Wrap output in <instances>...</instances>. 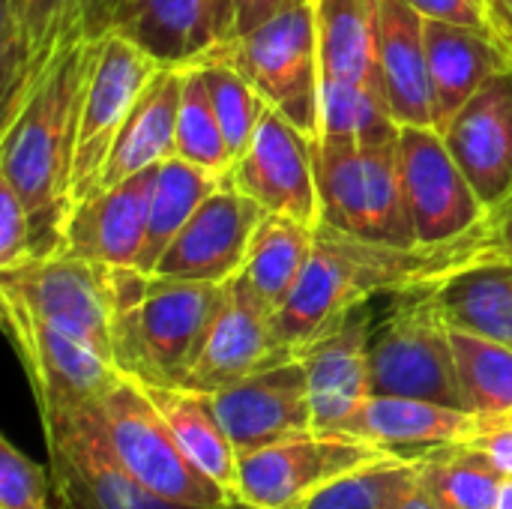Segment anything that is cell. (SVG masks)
Returning a JSON list of instances; mask_svg holds the SVG:
<instances>
[{
	"instance_id": "obj_1",
	"label": "cell",
	"mask_w": 512,
	"mask_h": 509,
	"mask_svg": "<svg viewBox=\"0 0 512 509\" xmlns=\"http://www.w3.org/2000/svg\"><path fill=\"white\" fill-rule=\"evenodd\" d=\"M477 234L447 246H396L321 222L315 228L312 258L297 288L273 312L279 348L294 357L351 309L399 291L438 285L456 270L471 267Z\"/></svg>"
},
{
	"instance_id": "obj_2",
	"label": "cell",
	"mask_w": 512,
	"mask_h": 509,
	"mask_svg": "<svg viewBox=\"0 0 512 509\" xmlns=\"http://www.w3.org/2000/svg\"><path fill=\"white\" fill-rule=\"evenodd\" d=\"M99 51L102 39L66 48L24 102L3 117L0 177L9 180L30 207L39 225L42 255L57 252V228L69 210L78 117Z\"/></svg>"
},
{
	"instance_id": "obj_3",
	"label": "cell",
	"mask_w": 512,
	"mask_h": 509,
	"mask_svg": "<svg viewBox=\"0 0 512 509\" xmlns=\"http://www.w3.org/2000/svg\"><path fill=\"white\" fill-rule=\"evenodd\" d=\"M114 366L144 387H180L225 285L105 267Z\"/></svg>"
},
{
	"instance_id": "obj_4",
	"label": "cell",
	"mask_w": 512,
	"mask_h": 509,
	"mask_svg": "<svg viewBox=\"0 0 512 509\" xmlns=\"http://www.w3.org/2000/svg\"><path fill=\"white\" fill-rule=\"evenodd\" d=\"M321 222L381 243L417 246L402 171L399 135L387 141H312Z\"/></svg>"
},
{
	"instance_id": "obj_5",
	"label": "cell",
	"mask_w": 512,
	"mask_h": 509,
	"mask_svg": "<svg viewBox=\"0 0 512 509\" xmlns=\"http://www.w3.org/2000/svg\"><path fill=\"white\" fill-rule=\"evenodd\" d=\"M372 393L462 408L450 324L435 285L387 297L372 330Z\"/></svg>"
},
{
	"instance_id": "obj_6",
	"label": "cell",
	"mask_w": 512,
	"mask_h": 509,
	"mask_svg": "<svg viewBox=\"0 0 512 509\" xmlns=\"http://www.w3.org/2000/svg\"><path fill=\"white\" fill-rule=\"evenodd\" d=\"M207 57L231 63L249 78L270 108L285 114L315 141L324 84L315 0H306L267 24L216 45Z\"/></svg>"
},
{
	"instance_id": "obj_7",
	"label": "cell",
	"mask_w": 512,
	"mask_h": 509,
	"mask_svg": "<svg viewBox=\"0 0 512 509\" xmlns=\"http://www.w3.org/2000/svg\"><path fill=\"white\" fill-rule=\"evenodd\" d=\"M93 405L114 453L147 489L189 507H234V498L186 459L141 381L120 375Z\"/></svg>"
},
{
	"instance_id": "obj_8",
	"label": "cell",
	"mask_w": 512,
	"mask_h": 509,
	"mask_svg": "<svg viewBox=\"0 0 512 509\" xmlns=\"http://www.w3.org/2000/svg\"><path fill=\"white\" fill-rule=\"evenodd\" d=\"M39 420L54 495L63 509H204L147 489L114 453L93 402Z\"/></svg>"
},
{
	"instance_id": "obj_9",
	"label": "cell",
	"mask_w": 512,
	"mask_h": 509,
	"mask_svg": "<svg viewBox=\"0 0 512 509\" xmlns=\"http://www.w3.org/2000/svg\"><path fill=\"white\" fill-rule=\"evenodd\" d=\"M399 459L345 432H306L237 456V504L246 509H300L333 480Z\"/></svg>"
},
{
	"instance_id": "obj_10",
	"label": "cell",
	"mask_w": 512,
	"mask_h": 509,
	"mask_svg": "<svg viewBox=\"0 0 512 509\" xmlns=\"http://www.w3.org/2000/svg\"><path fill=\"white\" fill-rule=\"evenodd\" d=\"M399 171L417 246H447L489 222L492 213L435 126H399Z\"/></svg>"
},
{
	"instance_id": "obj_11",
	"label": "cell",
	"mask_w": 512,
	"mask_h": 509,
	"mask_svg": "<svg viewBox=\"0 0 512 509\" xmlns=\"http://www.w3.org/2000/svg\"><path fill=\"white\" fill-rule=\"evenodd\" d=\"M111 21V0H3L0 63L3 117H9L51 63L72 45L102 39Z\"/></svg>"
},
{
	"instance_id": "obj_12",
	"label": "cell",
	"mask_w": 512,
	"mask_h": 509,
	"mask_svg": "<svg viewBox=\"0 0 512 509\" xmlns=\"http://www.w3.org/2000/svg\"><path fill=\"white\" fill-rule=\"evenodd\" d=\"M0 306L9 342L30 378L39 417L90 405L123 375L108 357L42 321L21 300L0 294Z\"/></svg>"
},
{
	"instance_id": "obj_13",
	"label": "cell",
	"mask_w": 512,
	"mask_h": 509,
	"mask_svg": "<svg viewBox=\"0 0 512 509\" xmlns=\"http://www.w3.org/2000/svg\"><path fill=\"white\" fill-rule=\"evenodd\" d=\"M0 294L21 300L33 315L114 363L105 267L60 252L30 255L15 267L0 270Z\"/></svg>"
},
{
	"instance_id": "obj_14",
	"label": "cell",
	"mask_w": 512,
	"mask_h": 509,
	"mask_svg": "<svg viewBox=\"0 0 512 509\" xmlns=\"http://www.w3.org/2000/svg\"><path fill=\"white\" fill-rule=\"evenodd\" d=\"M162 69L144 48L120 33L102 36L99 63L93 69L81 117H78V141L72 159V186H69V207L96 192L102 165L111 153L114 138L120 135L123 123L129 120L132 108L138 105L147 84Z\"/></svg>"
},
{
	"instance_id": "obj_15",
	"label": "cell",
	"mask_w": 512,
	"mask_h": 509,
	"mask_svg": "<svg viewBox=\"0 0 512 509\" xmlns=\"http://www.w3.org/2000/svg\"><path fill=\"white\" fill-rule=\"evenodd\" d=\"M228 183L258 201L264 213L291 216L315 228L321 225L312 138L270 105L249 147L234 159Z\"/></svg>"
},
{
	"instance_id": "obj_16",
	"label": "cell",
	"mask_w": 512,
	"mask_h": 509,
	"mask_svg": "<svg viewBox=\"0 0 512 509\" xmlns=\"http://www.w3.org/2000/svg\"><path fill=\"white\" fill-rule=\"evenodd\" d=\"M288 357L291 354L279 348L273 333V309L264 306L240 276H234L225 282V297L207 324L180 387L219 393Z\"/></svg>"
},
{
	"instance_id": "obj_17",
	"label": "cell",
	"mask_w": 512,
	"mask_h": 509,
	"mask_svg": "<svg viewBox=\"0 0 512 509\" xmlns=\"http://www.w3.org/2000/svg\"><path fill=\"white\" fill-rule=\"evenodd\" d=\"M261 219L264 207L225 180L174 237L153 273L225 285L243 270Z\"/></svg>"
},
{
	"instance_id": "obj_18",
	"label": "cell",
	"mask_w": 512,
	"mask_h": 509,
	"mask_svg": "<svg viewBox=\"0 0 512 509\" xmlns=\"http://www.w3.org/2000/svg\"><path fill=\"white\" fill-rule=\"evenodd\" d=\"M207 396L213 399V408L237 456L294 435L315 432L309 381L300 357L273 363Z\"/></svg>"
},
{
	"instance_id": "obj_19",
	"label": "cell",
	"mask_w": 512,
	"mask_h": 509,
	"mask_svg": "<svg viewBox=\"0 0 512 509\" xmlns=\"http://www.w3.org/2000/svg\"><path fill=\"white\" fill-rule=\"evenodd\" d=\"M372 330L375 312L372 303H366L294 354L306 369L315 432H339V426L372 396Z\"/></svg>"
},
{
	"instance_id": "obj_20",
	"label": "cell",
	"mask_w": 512,
	"mask_h": 509,
	"mask_svg": "<svg viewBox=\"0 0 512 509\" xmlns=\"http://www.w3.org/2000/svg\"><path fill=\"white\" fill-rule=\"evenodd\" d=\"M153 180L156 168L75 201L57 228V252L99 267H135L147 237Z\"/></svg>"
},
{
	"instance_id": "obj_21",
	"label": "cell",
	"mask_w": 512,
	"mask_h": 509,
	"mask_svg": "<svg viewBox=\"0 0 512 509\" xmlns=\"http://www.w3.org/2000/svg\"><path fill=\"white\" fill-rule=\"evenodd\" d=\"M486 210L512 207V66L486 81L441 132Z\"/></svg>"
},
{
	"instance_id": "obj_22",
	"label": "cell",
	"mask_w": 512,
	"mask_h": 509,
	"mask_svg": "<svg viewBox=\"0 0 512 509\" xmlns=\"http://www.w3.org/2000/svg\"><path fill=\"white\" fill-rule=\"evenodd\" d=\"M108 33H120L162 66H192L228 42V0H111Z\"/></svg>"
},
{
	"instance_id": "obj_23",
	"label": "cell",
	"mask_w": 512,
	"mask_h": 509,
	"mask_svg": "<svg viewBox=\"0 0 512 509\" xmlns=\"http://www.w3.org/2000/svg\"><path fill=\"white\" fill-rule=\"evenodd\" d=\"M486 420L462 408H447L426 399L405 396H369L339 432L378 444L396 456L417 459L438 447L471 444L480 438Z\"/></svg>"
},
{
	"instance_id": "obj_24",
	"label": "cell",
	"mask_w": 512,
	"mask_h": 509,
	"mask_svg": "<svg viewBox=\"0 0 512 509\" xmlns=\"http://www.w3.org/2000/svg\"><path fill=\"white\" fill-rule=\"evenodd\" d=\"M375 75L399 126H435L426 18L405 0H384L381 6Z\"/></svg>"
},
{
	"instance_id": "obj_25",
	"label": "cell",
	"mask_w": 512,
	"mask_h": 509,
	"mask_svg": "<svg viewBox=\"0 0 512 509\" xmlns=\"http://www.w3.org/2000/svg\"><path fill=\"white\" fill-rule=\"evenodd\" d=\"M435 129L447 132L474 93L512 66V48L495 33L426 18Z\"/></svg>"
},
{
	"instance_id": "obj_26",
	"label": "cell",
	"mask_w": 512,
	"mask_h": 509,
	"mask_svg": "<svg viewBox=\"0 0 512 509\" xmlns=\"http://www.w3.org/2000/svg\"><path fill=\"white\" fill-rule=\"evenodd\" d=\"M180 78L183 69L162 66L156 78L141 93L129 120L111 144V153L102 165L99 189L117 186L141 171L156 168L177 150V108H180Z\"/></svg>"
},
{
	"instance_id": "obj_27",
	"label": "cell",
	"mask_w": 512,
	"mask_h": 509,
	"mask_svg": "<svg viewBox=\"0 0 512 509\" xmlns=\"http://www.w3.org/2000/svg\"><path fill=\"white\" fill-rule=\"evenodd\" d=\"M186 459L237 504V450L213 408V399L186 387H147Z\"/></svg>"
},
{
	"instance_id": "obj_28",
	"label": "cell",
	"mask_w": 512,
	"mask_h": 509,
	"mask_svg": "<svg viewBox=\"0 0 512 509\" xmlns=\"http://www.w3.org/2000/svg\"><path fill=\"white\" fill-rule=\"evenodd\" d=\"M450 327L512 348V261L471 264L435 285Z\"/></svg>"
},
{
	"instance_id": "obj_29",
	"label": "cell",
	"mask_w": 512,
	"mask_h": 509,
	"mask_svg": "<svg viewBox=\"0 0 512 509\" xmlns=\"http://www.w3.org/2000/svg\"><path fill=\"white\" fill-rule=\"evenodd\" d=\"M312 246H315V225L279 213H264L252 237L246 264L237 276L249 285V291L264 306L276 312L297 288L312 258Z\"/></svg>"
},
{
	"instance_id": "obj_30",
	"label": "cell",
	"mask_w": 512,
	"mask_h": 509,
	"mask_svg": "<svg viewBox=\"0 0 512 509\" xmlns=\"http://www.w3.org/2000/svg\"><path fill=\"white\" fill-rule=\"evenodd\" d=\"M225 180L228 177L207 171L201 165H192L180 156H168L165 162H159L153 195H150V213H147V237H144V249H141L135 270L153 273L165 249L174 243V237L186 228L195 210Z\"/></svg>"
},
{
	"instance_id": "obj_31",
	"label": "cell",
	"mask_w": 512,
	"mask_h": 509,
	"mask_svg": "<svg viewBox=\"0 0 512 509\" xmlns=\"http://www.w3.org/2000/svg\"><path fill=\"white\" fill-rule=\"evenodd\" d=\"M381 6L384 0H315L324 81H378Z\"/></svg>"
},
{
	"instance_id": "obj_32",
	"label": "cell",
	"mask_w": 512,
	"mask_h": 509,
	"mask_svg": "<svg viewBox=\"0 0 512 509\" xmlns=\"http://www.w3.org/2000/svg\"><path fill=\"white\" fill-rule=\"evenodd\" d=\"M462 405L483 420L512 414V348L504 342L450 327Z\"/></svg>"
},
{
	"instance_id": "obj_33",
	"label": "cell",
	"mask_w": 512,
	"mask_h": 509,
	"mask_svg": "<svg viewBox=\"0 0 512 509\" xmlns=\"http://www.w3.org/2000/svg\"><path fill=\"white\" fill-rule=\"evenodd\" d=\"M423 486L444 509H495L504 474L474 444L438 447L417 456Z\"/></svg>"
},
{
	"instance_id": "obj_34",
	"label": "cell",
	"mask_w": 512,
	"mask_h": 509,
	"mask_svg": "<svg viewBox=\"0 0 512 509\" xmlns=\"http://www.w3.org/2000/svg\"><path fill=\"white\" fill-rule=\"evenodd\" d=\"M399 135V123L378 81H324L315 141H387Z\"/></svg>"
},
{
	"instance_id": "obj_35",
	"label": "cell",
	"mask_w": 512,
	"mask_h": 509,
	"mask_svg": "<svg viewBox=\"0 0 512 509\" xmlns=\"http://www.w3.org/2000/svg\"><path fill=\"white\" fill-rule=\"evenodd\" d=\"M174 156L228 177L234 153L222 132L219 114L213 108L204 72L198 63L183 66L180 78V108H177V150Z\"/></svg>"
},
{
	"instance_id": "obj_36",
	"label": "cell",
	"mask_w": 512,
	"mask_h": 509,
	"mask_svg": "<svg viewBox=\"0 0 512 509\" xmlns=\"http://www.w3.org/2000/svg\"><path fill=\"white\" fill-rule=\"evenodd\" d=\"M417 477V459L399 456L333 480L300 509H399Z\"/></svg>"
},
{
	"instance_id": "obj_37",
	"label": "cell",
	"mask_w": 512,
	"mask_h": 509,
	"mask_svg": "<svg viewBox=\"0 0 512 509\" xmlns=\"http://www.w3.org/2000/svg\"><path fill=\"white\" fill-rule=\"evenodd\" d=\"M198 66L204 72L213 108H216L222 132L228 138V147L237 159L249 147V141L264 117L267 102L258 96V90L249 84V78L240 75L231 63H225L219 57H204V60H198Z\"/></svg>"
},
{
	"instance_id": "obj_38",
	"label": "cell",
	"mask_w": 512,
	"mask_h": 509,
	"mask_svg": "<svg viewBox=\"0 0 512 509\" xmlns=\"http://www.w3.org/2000/svg\"><path fill=\"white\" fill-rule=\"evenodd\" d=\"M48 486H54L51 471L0 438V509H51Z\"/></svg>"
},
{
	"instance_id": "obj_39",
	"label": "cell",
	"mask_w": 512,
	"mask_h": 509,
	"mask_svg": "<svg viewBox=\"0 0 512 509\" xmlns=\"http://www.w3.org/2000/svg\"><path fill=\"white\" fill-rule=\"evenodd\" d=\"M30 255H42L39 225L18 189L0 177V270H9Z\"/></svg>"
},
{
	"instance_id": "obj_40",
	"label": "cell",
	"mask_w": 512,
	"mask_h": 509,
	"mask_svg": "<svg viewBox=\"0 0 512 509\" xmlns=\"http://www.w3.org/2000/svg\"><path fill=\"white\" fill-rule=\"evenodd\" d=\"M405 3L429 21H450L459 27H474L501 36L495 27L492 0H405Z\"/></svg>"
},
{
	"instance_id": "obj_41",
	"label": "cell",
	"mask_w": 512,
	"mask_h": 509,
	"mask_svg": "<svg viewBox=\"0 0 512 509\" xmlns=\"http://www.w3.org/2000/svg\"><path fill=\"white\" fill-rule=\"evenodd\" d=\"M306 0H228V42Z\"/></svg>"
},
{
	"instance_id": "obj_42",
	"label": "cell",
	"mask_w": 512,
	"mask_h": 509,
	"mask_svg": "<svg viewBox=\"0 0 512 509\" xmlns=\"http://www.w3.org/2000/svg\"><path fill=\"white\" fill-rule=\"evenodd\" d=\"M486 261H512V207L489 216L486 228H480L477 234L474 264Z\"/></svg>"
},
{
	"instance_id": "obj_43",
	"label": "cell",
	"mask_w": 512,
	"mask_h": 509,
	"mask_svg": "<svg viewBox=\"0 0 512 509\" xmlns=\"http://www.w3.org/2000/svg\"><path fill=\"white\" fill-rule=\"evenodd\" d=\"M474 447H480L492 462L495 468L512 477V414L510 417H495V420H486L483 432L477 441H471Z\"/></svg>"
},
{
	"instance_id": "obj_44",
	"label": "cell",
	"mask_w": 512,
	"mask_h": 509,
	"mask_svg": "<svg viewBox=\"0 0 512 509\" xmlns=\"http://www.w3.org/2000/svg\"><path fill=\"white\" fill-rule=\"evenodd\" d=\"M399 509H444L438 501H435V495L423 486V480L417 477V483H414V489L408 492V498L402 501V507Z\"/></svg>"
},
{
	"instance_id": "obj_45",
	"label": "cell",
	"mask_w": 512,
	"mask_h": 509,
	"mask_svg": "<svg viewBox=\"0 0 512 509\" xmlns=\"http://www.w3.org/2000/svg\"><path fill=\"white\" fill-rule=\"evenodd\" d=\"M492 15L501 39L512 48V0H492Z\"/></svg>"
},
{
	"instance_id": "obj_46",
	"label": "cell",
	"mask_w": 512,
	"mask_h": 509,
	"mask_svg": "<svg viewBox=\"0 0 512 509\" xmlns=\"http://www.w3.org/2000/svg\"><path fill=\"white\" fill-rule=\"evenodd\" d=\"M495 509H512V477H504L498 498H495Z\"/></svg>"
},
{
	"instance_id": "obj_47",
	"label": "cell",
	"mask_w": 512,
	"mask_h": 509,
	"mask_svg": "<svg viewBox=\"0 0 512 509\" xmlns=\"http://www.w3.org/2000/svg\"><path fill=\"white\" fill-rule=\"evenodd\" d=\"M231 509H246V507H240V504H234V507H231Z\"/></svg>"
}]
</instances>
